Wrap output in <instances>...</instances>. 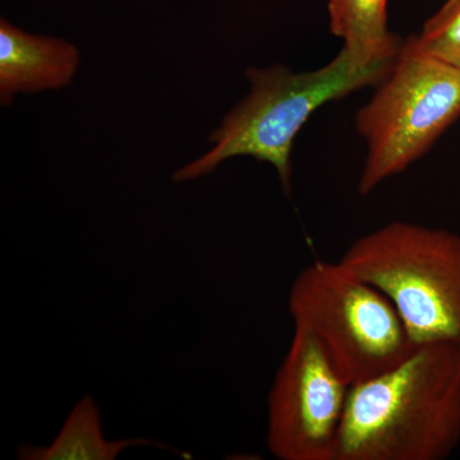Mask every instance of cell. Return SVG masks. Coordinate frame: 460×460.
<instances>
[{"mask_svg": "<svg viewBox=\"0 0 460 460\" xmlns=\"http://www.w3.org/2000/svg\"><path fill=\"white\" fill-rule=\"evenodd\" d=\"M460 444V348L416 345L350 385L335 460H444Z\"/></svg>", "mask_w": 460, "mask_h": 460, "instance_id": "obj_1", "label": "cell"}, {"mask_svg": "<svg viewBox=\"0 0 460 460\" xmlns=\"http://www.w3.org/2000/svg\"><path fill=\"white\" fill-rule=\"evenodd\" d=\"M394 60L366 62L341 49L316 71L292 72L284 66L248 69L250 93L210 136L214 147L180 169L172 180L193 181L232 157L251 156L274 166L284 192L289 195L293 144L311 115L330 102L363 87L377 86Z\"/></svg>", "mask_w": 460, "mask_h": 460, "instance_id": "obj_2", "label": "cell"}, {"mask_svg": "<svg viewBox=\"0 0 460 460\" xmlns=\"http://www.w3.org/2000/svg\"><path fill=\"white\" fill-rule=\"evenodd\" d=\"M394 305L411 343L460 348V235L405 222L357 239L339 260Z\"/></svg>", "mask_w": 460, "mask_h": 460, "instance_id": "obj_3", "label": "cell"}, {"mask_svg": "<svg viewBox=\"0 0 460 460\" xmlns=\"http://www.w3.org/2000/svg\"><path fill=\"white\" fill-rule=\"evenodd\" d=\"M289 313L349 385L395 367L416 347L392 302L341 261H314L299 272Z\"/></svg>", "mask_w": 460, "mask_h": 460, "instance_id": "obj_4", "label": "cell"}, {"mask_svg": "<svg viewBox=\"0 0 460 460\" xmlns=\"http://www.w3.org/2000/svg\"><path fill=\"white\" fill-rule=\"evenodd\" d=\"M460 119V69L420 53L410 38L356 115L367 144L358 192L370 195L429 153Z\"/></svg>", "mask_w": 460, "mask_h": 460, "instance_id": "obj_5", "label": "cell"}, {"mask_svg": "<svg viewBox=\"0 0 460 460\" xmlns=\"http://www.w3.org/2000/svg\"><path fill=\"white\" fill-rule=\"evenodd\" d=\"M349 389L317 339L295 328L269 394V450L281 460L337 459Z\"/></svg>", "mask_w": 460, "mask_h": 460, "instance_id": "obj_6", "label": "cell"}, {"mask_svg": "<svg viewBox=\"0 0 460 460\" xmlns=\"http://www.w3.org/2000/svg\"><path fill=\"white\" fill-rule=\"evenodd\" d=\"M80 65L74 45L59 39L31 35L0 21V100L11 104L20 93L68 86Z\"/></svg>", "mask_w": 460, "mask_h": 460, "instance_id": "obj_7", "label": "cell"}, {"mask_svg": "<svg viewBox=\"0 0 460 460\" xmlns=\"http://www.w3.org/2000/svg\"><path fill=\"white\" fill-rule=\"evenodd\" d=\"M330 29L366 62L395 59L402 44L387 27V0H329Z\"/></svg>", "mask_w": 460, "mask_h": 460, "instance_id": "obj_8", "label": "cell"}, {"mask_svg": "<svg viewBox=\"0 0 460 460\" xmlns=\"http://www.w3.org/2000/svg\"><path fill=\"white\" fill-rule=\"evenodd\" d=\"M133 443L138 441H105L100 429L98 408L91 396H84L50 447L25 454L29 456L27 458L35 459H113Z\"/></svg>", "mask_w": 460, "mask_h": 460, "instance_id": "obj_9", "label": "cell"}, {"mask_svg": "<svg viewBox=\"0 0 460 460\" xmlns=\"http://www.w3.org/2000/svg\"><path fill=\"white\" fill-rule=\"evenodd\" d=\"M411 39L420 53L460 69V0H447Z\"/></svg>", "mask_w": 460, "mask_h": 460, "instance_id": "obj_10", "label": "cell"}]
</instances>
